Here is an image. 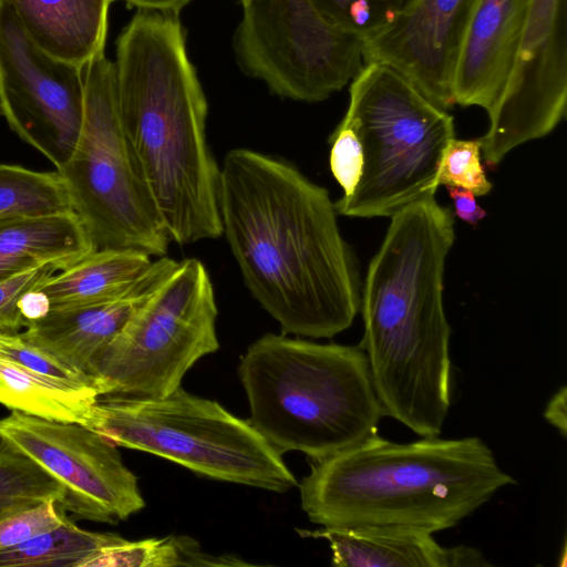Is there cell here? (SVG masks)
Segmentation results:
<instances>
[{"label": "cell", "mask_w": 567, "mask_h": 567, "mask_svg": "<svg viewBox=\"0 0 567 567\" xmlns=\"http://www.w3.org/2000/svg\"><path fill=\"white\" fill-rule=\"evenodd\" d=\"M219 213L245 286L284 334L332 338L352 324L359 275L324 187L281 158L234 148Z\"/></svg>", "instance_id": "6da1fadb"}, {"label": "cell", "mask_w": 567, "mask_h": 567, "mask_svg": "<svg viewBox=\"0 0 567 567\" xmlns=\"http://www.w3.org/2000/svg\"><path fill=\"white\" fill-rule=\"evenodd\" d=\"M454 239L453 213L434 196L394 213L360 303V347L384 414L421 437L441 434L451 406L443 275Z\"/></svg>", "instance_id": "7a4b0ae2"}, {"label": "cell", "mask_w": 567, "mask_h": 567, "mask_svg": "<svg viewBox=\"0 0 567 567\" xmlns=\"http://www.w3.org/2000/svg\"><path fill=\"white\" fill-rule=\"evenodd\" d=\"M179 13L138 9L116 41L124 132L172 241L223 235L220 166L206 137L208 105Z\"/></svg>", "instance_id": "3957f363"}, {"label": "cell", "mask_w": 567, "mask_h": 567, "mask_svg": "<svg viewBox=\"0 0 567 567\" xmlns=\"http://www.w3.org/2000/svg\"><path fill=\"white\" fill-rule=\"evenodd\" d=\"M299 484L301 508L323 527L452 528L515 484L478 436L396 443L377 433L319 460Z\"/></svg>", "instance_id": "277c9868"}, {"label": "cell", "mask_w": 567, "mask_h": 567, "mask_svg": "<svg viewBox=\"0 0 567 567\" xmlns=\"http://www.w3.org/2000/svg\"><path fill=\"white\" fill-rule=\"evenodd\" d=\"M251 425L280 454L319 460L378 432L385 416L365 352L267 333L238 367Z\"/></svg>", "instance_id": "5b68a950"}, {"label": "cell", "mask_w": 567, "mask_h": 567, "mask_svg": "<svg viewBox=\"0 0 567 567\" xmlns=\"http://www.w3.org/2000/svg\"><path fill=\"white\" fill-rule=\"evenodd\" d=\"M341 124L357 133L364 156L360 182L337 214L391 217L437 190L442 153L455 136L454 118L393 68L365 63L350 85Z\"/></svg>", "instance_id": "8992f818"}, {"label": "cell", "mask_w": 567, "mask_h": 567, "mask_svg": "<svg viewBox=\"0 0 567 567\" xmlns=\"http://www.w3.org/2000/svg\"><path fill=\"white\" fill-rule=\"evenodd\" d=\"M83 425L116 446L214 480L277 493L298 485L281 454L248 420L182 386L163 396L100 395Z\"/></svg>", "instance_id": "52a82bcc"}, {"label": "cell", "mask_w": 567, "mask_h": 567, "mask_svg": "<svg viewBox=\"0 0 567 567\" xmlns=\"http://www.w3.org/2000/svg\"><path fill=\"white\" fill-rule=\"evenodd\" d=\"M84 120L76 147L58 172L96 248L165 256L172 243L126 137L115 65L104 52L83 68Z\"/></svg>", "instance_id": "ba28073f"}, {"label": "cell", "mask_w": 567, "mask_h": 567, "mask_svg": "<svg viewBox=\"0 0 567 567\" xmlns=\"http://www.w3.org/2000/svg\"><path fill=\"white\" fill-rule=\"evenodd\" d=\"M218 309L205 265L188 258L130 319L96 361L100 395L163 396L219 348Z\"/></svg>", "instance_id": "9c48e42d"}, {"label": "cell", "mask_w": 567, "mask_h": 567, "mask_svg": "<svg viewBox=\"0 0 567 567\" xmlns=\"http://www.w3.org/2000/svg\"><path fill=\"white\" fill-rule=\"evenodd\" d=\"M234 52L244 73L278 96L320 102L364 65L363 39L324 18L311 0H240Z\"/></svg>", "instance_id": "30bf717a"}, {"label": "cell", "mask_w": 567, "mask_h": 567, "mask_svg": "<svg viewBox=\"0 0 567 567\" xmlns=\"http://www.w3.org/2000/svg\"><path fill=\"white\" fill-rule=\"evenodd\" d=\"M0 443L31 458L61 485L59 506L75 519L116 524L145 506L137 477L117 446L83 424L11 411L0 419Z\"/></svg>", "instance_id": "8fae6325"}, {"label": "cell", "mask_w": 567, "mask_h": 567, "mask_svg": "<svg viewBox=\"0 0 567 567\" xmlns=\"http://www.w3.org/2000/svg\"><path fill=\"white\" fill-rule=\"evenodd\" d=\"M2 115L28 144L62 168L84 120L83 68L42 50L14 11L0 0Z\"/></svg>", "instance_id": "7c38bea8"}, {"label": "cell", "mask_w": 567, "mask_h": 567, "mask_svg": "<svg viewBox=\"0 0 567 567\" xmlns=\"http://www.w3.org/2000/svg\"><path fill=\"white\" fill-rule=\"evenodd\" d=\"M566 104V0H530L512 76L480 138L485 163L495 166L514 147L550 133Z\"/></svg>", "instance_id": "4fadbf2b"}, {"label": "cell", "mask_w": 567, "mask_h": 567, "mask_svg": "<svg viewBox=\"0 0 567 567\" xmlns=\"http://www.w3.org/2000/svg\"><path fill=\"white\" fill-rule=\"evenodd\" d=\"M475 0H417L383 30L363 39V61L386 64L440 107L453 106L457 53Z\"/></svg>", "instance_id": "5bb4252c"}, {"label": "cell", "mask_w": 567, "mask_h": 567, "mask_svg": "<svg viewBox=\"0 0 567 567\" xmlns=\"http://www.w3.org/2000/svg\"><path fill=\"white\" fill-rule=\"evenodd\" d=\"M178 262L162 256L120 297L91 305L51 308L45 317L29 321L22 334L93 384L92 372L101 354Z\"/></svg>", "instance_id": "9a60e30c"}, {"label": "cell", "mask_w": 567, "mask_h": 567, "mask_svg": "<svg viewBox=\"0 0 567 567\" xmlns=\"http://www.w3.org/2000/svg\"><path fill=\"white\" fill-rule=\"evenodd\" d=\"M530 0H475L457 53L453 103L488 114L512 76Z\"/></svg>", "instance_id": "2e32d148"}, {"label": "cell", "mask_w": 567, "mask_h": 567, "mask_svg": "<svg viewBox=\"0 0 567 567\" xmlns=\"http://www.w3.org/2000/svg\"><path fill=\"white\" fill-rule=\"evenodd\" d=\"M302 537L326 539L339 567H486L483 553L458 545L443 547L433 534L401 527H322L297 529Z\"/></svg>", "instance_id": "e0dca14e"}, {"label": "cell", "mask_w": 567, "mask_h": 567, "mask_svg": "<svg viewBox=\"0 0 567 567\" xmlns=\"http://www.w3.org/2000/svg\"><path fill=\"white\" fill-rule=\"evenodd\" d=\"M31 39L49 54L84 68L104 52L115 0H3Z\"/></svg>", "instance_id": "ac0fdd59"}, {"label": "cell", "mask_w": 567, "mask_h": 567, "mask_svg": "<svg viewBox=\"0 0 567 567\" xmlns=\"http://www.w3.org/2000/svg\"><path fill=\"white\" fill-rule=\"evenodd\" d=\"M95 249L74 212L0 218V281L44 264L62 270Z\"/></svg>", "instance_id": "d6986e66"}, {"label": "cell", "mask_w": 567, "mask_h": 567, "mask_svg": "<svg viewBox=\"0 0 567 567\" xmlns=\"http://www.w3.org/2000/svg\"><path fill=\"white\" fill-rule=\"evenodd\" d=\"M153 262L133 248H99L38 286L51 308L107 301L123 295Z\"/></svg>", "instance_id": "ffe728a7"}, {"label": "cell", "mask_w": 567, "mask_h": 567, "mask_svg": "<svg viewBox=\"0 0 567 567\" xmlns=\"http://www.w3.org/2000/svg\"><path fill=\"white\" fill-rule=\"evenodd\" d=\"M97 396L90 383L44 375L0 358V404L11 411L83 424Z\"/></svg>", "instance_id": "44dd1931"}, {"label": "cell", "mask_w": 567, "mask_h": 567, "mask_svg": "<svg viewBox=\"0 0 567 567\" xmlns=\"http://www.w3.org/2000/svg\"><path fill=\"white\" fill-rule=\"evenodd\" d=\"M124 540L117 534L82 529L68 518L60 526L0 553V567H86L105 548Z\"/></svg>", "instance_id": "7402d4cb"}, {"label": "cell", "mask_w": 567, "mask_h": 567, "mask_svg": "<svg viewBox=\"0 0 567 567\" xmlns=\"http://www.w3.org/2000/svg\"><path fill=\"white\" fill-rule=\"evenodd\" d=\"M249 565L233 556H213L185 536L127 540L105 548L86 567H173Z\"/></svg>", "instance_id": "603a6c76"}, {"label": "cell", "mask_w": 567, "mask_h": 567, "mask_svg": "<svg viewBox=\"0 0 567 567\" xmlns=\"http://www.w3.org/2000/svg\"><path fill=\"white\" fill-rule=\"evenodd\" d=\"M74 212L66 185L56 172H35L0 164V218Z\"/></svg>", "instance_id": "cb8c5ba5"}, {"label": "cell", "mask_w": 567, "mask_h": 567, "mask_svg": "<svg viewBox=\"0 0 567 567\" xmlns=\"http://www.w3.org/2000/svg\"><path fill=\"white\" fill-rule=\"evenodd\" d=\"M61 485L22 453L0 443V517L44 501L61 504Z\"/></svg>", "instance_id": "d4e9b609"}, {"label": "cell", "mask_w": 567, "mask_h": 567, "mask_svg": "<svg viewBox=\"0 0 567 567\" xmlns=\"http://www.w3.org/2000/svg\"><path fill=\"white\" fill-rule=\"evenodd\" d=\"M417 0H311L333 24L368 38L408 12Z\"/></svg>", "instance_id": "484cf974"}, {"label": "cell", "mask_w": 567, "mask_h": 567, "mask_svg": "<svg viewBox=\"0 0 567 567\" xmlns=\"http://www.w3.org/2000/svg\"><path fill=\"white\" fill-rule=\"evenodd\" d=\"M481 148L480 138L463 141L453 137L442 153L437 185L463 188L475 196L488 194L493 185L481 162Z\"/></svg>", "instance_id": "4316f807"}, {"label": "cell", "mask_w": 567, "mask_h": 567, "mask_svg": "<svg viewBox=\"0 0 567 567\" xmlns=\"http://www.w3.org/2000/svg\"><path fill=\"white\" fill-rule=\"evenodd\" d=\"M68 519L55 501L21 507L0 517V553L9 550Z\"/></svg>", "instance_id": "83f0119b"}, {"label": "cell", "mask_w": 567, "mask_h": 567, "mask_svg": "<svg viewBox=\"0 0 567 567\" xmlns=\"http://www.w3.org/2000/svg\"><path fill=\"white\" fill-rule=\"evenodd\" d=\"M329 142L330 169L343 189L342 198H348L355 190L362 176L363 147L353 128L341 123L331 134Z\"/></svg>", "instance_id": "f1b7e54d"}, {"label": "cell", "mask_w": 567, "mask_h": 567, "mask_svg": "<svg viewBox=\"0 0 567 567\" xmlns=\"http://www.w3.org/2000/svg\"><path fill=\"white\" fill-rule=\"evenodd\" d=\"M56 270V266L44 264L0 281V332H20L21 328H25L27 320L19 309L21 297L38 288Z\"/></svg>", "instance_id": "f546056e"}, {"label": "cell", "mask_w": 567, "mask_h": 567, "mask_svg": "<svg viewBox=\"0 0 567 567\" xmlns=\"http://www.w3.org/2000/svg\"><path fill=\"white\" fill-rule=\"evenodd\" d=\"M0 358L44 375L92 384L32 344L22 332H0Z\"/></svg>", "instance_id": "4dcf8cb0"}, {"label": "cell", "mask_w": 567, "mask_h": 567, "mask_svg": "<svg viewBox=\"0 0 567 567\" xmlns=\"http://www.w3.org/2000/svg\"><path fill=\"white\" fill-rule=\"evenodd\" d=\"M447 192L454 203L455 214L462 220L474 226L486 216V212L476 204L475 195L470 190L447 186Z\"/></svg>", "instance_id": "1f68e13d"}, {"label": "cell", "mask_w": 567, "mask_h": 567, "mask_svg": "<svg viewBox=\"0 0 567 567\" xmlns=\"http://www.w3.org/2000/svg\"><path fill=\"white\" fill-rule=\"evenodd\" d=\"M19 309L28 323L45 317L51 310V302L42 290L35 288L21 297Z\"/></svg>", "instance_id": "d6a6232c"}, {"label": "cell", "mask_w": 567, "mask_h": 567, "mask_svg": "<svg viewBox=\"0 0 567 567\" xmlns=\"http://www.w3.org/2000/svg\"><path fill=\"white\" fill-rule=\"evenodd\" d=\"M566 386H561L548 401L544 411L545 420L556 427L563 436L567 430Z\"/></svg>", "instance_id": "836d02e7"}, {"label": "cell", "mask_w": 567, "mask_h": 567, "mask_svg": "<svg viewBox=\"0 0 567 567\" xmlns=\"http://www.w3.org/2000/svg\"><path fill=\"white\" fill-rule=\"evenodd\" d=\"M137 9H151L158 11H169L179 13V11L192 0H123Z\"/></svg>", "instance_id": "e575fe53"}, {"label": "cell", "mask_w": 567, "mask_h": 567, "mask_svg": "<svg viewBox=\"0 0 567 567\" xmlns=\"http://www.w3.org/2000/svg\"><path fill=\"white\" fill-rule=\"evenodd\" d=\"M2 115V106H1V101H0V116Z\"/></svg>", "instance_id": "d590c367"}]
</instances>
